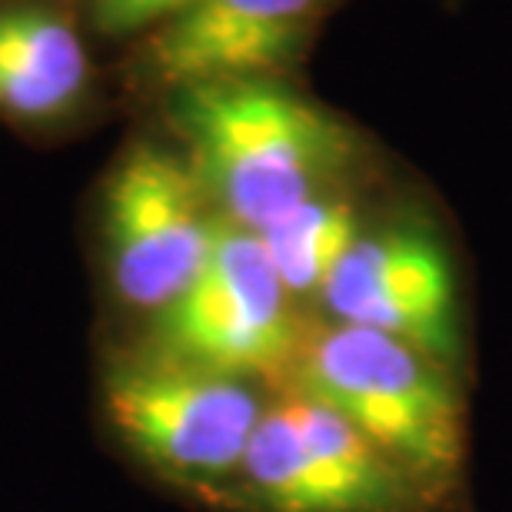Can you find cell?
Listing matches in <instances>:
<instances>
[{"label": "cell", "mask_w": 512, "mask_h": 512, "mask_svg": "<svg viewBox=\"0 0 512 512\" xmlns=\"http://www.w3.org/2000/svg\"><path fill=\"white\" fill-rule=\"evenodd\" d=\"M293 389L353 423L399 473L423 483L456 473L463 419L446 366L403 340L363 326L303 333L290 366Z\"/></svg>", "instance_id": "7a4b0ae2"}, {"label": "cell", "mask_w": 512, "mask_h": 512, "mask_svg": "<svg viewBox=\"0 0 512 512\" xmlns=\"http://www.w3.org/2000/svg\"><path fill=\"white\" fill-rule=\"evenodd\" d=\"M177 117L207 200L253 233L326 193L350 163L346 130L270 77L180 90Z\"/></svg>", "instance_id": "6da1fadb"}, {"label": "cell", "mask_w": 512, "mask_h": 512, "mask_svg": "<svg viewBox=\"0 0 512 512\" xmlns=\"http://www.w3.org/2000/svg\"><path fill=\"white\" fill-rule=\"evenodd\" d=\"M290 293L260 237L217 220L200 273L167 310L150 316V350L240 380L290 376L300 346Z\"/></svg>", "instance_id": "277c9868"}, {"label": "cell", "mask_w": 512, "mask_h": 512, "mask_svg": "<svg viewBox=\"0 0 512 512\" xmlns=\"http://www.w3.org/2000/svg\"><path fill=\"white\" fill-rule=\"evenodd\" d=\"M320 300L336 323L386 333L443 366L459 356L453 266L426 233H360Z\"/></svg>", "instance_id": "8992f818"}, {"label": "cell", "mask_w": 512, "mask_h": 512, "mask_svg": "<svg viewBox=\"0 0 512 512\" xmlns=\"http://www.w3.org/2000/svg\"><path fill=\"white\" fill-rule=\"evenodd\" d=\"M320 0H193L153 27L143 67L163 87L270 77L293 64Z\"/></svg>", "instance_id": "52a82bcc"}, {"label": "cell", "mask_w": 512, "mask_h": 512, "mask_svg": "<svg viewBox=\"0 0 512 512\" xmlns=\"http://www.w3.org/2000/svg\"><path fill=\"white\" fill-rule=\"evenodd\" d=\"M94 67L80 30L54 7H0V117L54 124L87 97Z\"/></svg>", "instance_id": "ba28073f"}, {"label": "cell", "mask_w": 512, "mask_h": 512, "mask_svg": "<svg viewBox=\"0 0 512 512\" xmlns=\"http://www.w3.org/2000/svg\"><path fill=\"white\" fill-rule=\"evenodd\" d=\"M256 237H260L286 293L320 296L343 256L360 240V223H356V210L350 203L320 193V197L283 213Z\"/></svg>", "instance_id": "30bf717a"}, {"label": "cell", "mask_w": 512, "mask_h": 512, "mask_svg": "<svg viewBox=\"0 0 512 512\" xmlns=\"http://www.w3.org/2000/svg\"><path fill=\"white\" fill-rule=\"evenodd\" d=\"M190 4L193 0H90V17L100 34L124 37L160 27Z\"/></svg>", "instance_id": "8fae6325"}, {"label": "cell", "mask_w": 512, "mask_h": 512, "mask_svg": "<svg viewBox=\"0 0 512 512\" xmlns=\"http://www.w3.org/2000/svg\"><path fill=\"white\" fill-rule=\"evenodd\" d=\"M240 476L266 512H360L300 433L290 409L266 406L253 429Z\"/></svg>", "instance_id": "9c48e42d"}, {"label": "cell", "mask_w": 512, "mask_h": 512, "mask_svg": "<svg viewBox=\"0 0 512 512\" xmlns=\"http://www.w3.org/2000/svg\"><path fill=\"white\" fill-rule=\"evenodd\" d=\"M190 160L137 143L107 180L104 240L110 283L130 310L157 316L207 260L217 217Z\"/></svg>", "instance_id": "5b68a950"}, {"label": "cell", "mask_w": 512, "mask_h": 512, "mask_svg": "<svg viewBox=\"0 0 512 512\" xmlns=\"http://www.w3.org/2000/svg\"><path fill=\"white\" fill-rule=\"evenodd\" d=\"M104 413L143 466L210 489L240 473L266 403L253 380L143 353L107 373Z\"/></svg>", "instance_id": "3957f363"}]
</instances>
